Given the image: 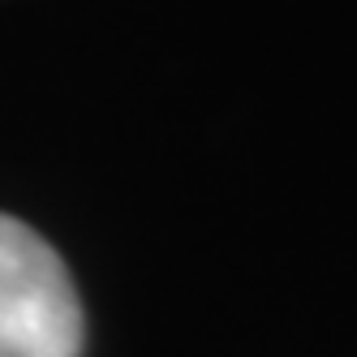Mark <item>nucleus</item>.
<instances>
[{
    "label": "nucleus",
    "instance_id": "1",
    "mask_svg": "<svg viewBox=\"0 0 357 357\" xmlns=\"http://www.w3.org/2000/svg\"><path fill=\"white\" fill-rule=\"evenodd\" d=\"M82 327L61 254L31 224L0 215V357H78Z\"/></svg>",
    "mask_w": 357,
    "mask_h": 357
}]
</instances>
